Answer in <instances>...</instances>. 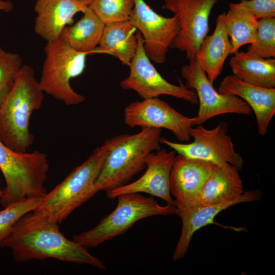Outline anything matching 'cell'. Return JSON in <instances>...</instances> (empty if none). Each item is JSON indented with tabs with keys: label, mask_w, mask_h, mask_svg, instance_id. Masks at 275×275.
<instances>
[{
	"label": "cell",
	"mask_w": 275,
	"mask_h": 275,
	"mask_svg": "<svg viewBox=\"0 0 275 275\" xmlns=\"http://www.w3.org/2000/svg\"><path fill=\"white\" fill-rule=\"evenodd\" d=\"M238 171L228 163L215 165L191 207L219 205L239 199L244 191Z\"/></svg>",
	"instance_id": "obj_19"
},
{
	"label": "cell",
	"mask_w": 275,
	"mask_h": 275,
	"mask_svg": "<svg viewBox=\"0 0 275 275\" xmlns=\"http://www.w3.org/2000/svg\"><path fill=\"white\" fill-rule=\"evenodd\" d=\"M223 94L236 96L243 100L254 112L257 130L265 135L275 114V89L266 88L246 83L235 75L225 76L218 88Z\"/></svg>",
	"instance_id": "obj_17"
},
{
	"label": "cell",
	"mask_w": 275,
	"mask_h": 275,
	"mask_svg": "<svg viewBox=\"0 0 275 275\" xmlns=\"http://www.w3.org/2000/svg\"><path fill=\"white\" fill-rule=\"evenodd\" d=\"M218 0H164L163 8L178 19L180 30L173 47L194 60L209 31V16Z\"/></svg>",
	"instance_id": "obj_12"
},
{
	"label": "cell",
	"mask_w": 275,
	"mask_h": 275,
	"mask_svg": "<svg viewBox=\"0 0 275 275\" xmlns=\"http://www.w3.org/2000/svg\"><path fill=\"white\" fill-rule=\"evenodd\" d=\"M231 47L223 12L216 18L213 33L202 41L195 58L212 84L221 74Z\"/></svg>",
	"instance_id": "obj_20"
},
{
	"label": "cell",
	"mask_w": 275,
	"mask_h": 275,
	"mask_svg": "<svg viewBox=\"0 0 275 275\" xmlns=\"http://www.w3.org/2000/svg\"><path fill=\"white\" fill-rule=\"evenodd\" d=\"M236 4L258 20L275 17V0H241Z\"/></svg>",
	"instance_id": "obj_29"
},
{
	"label": "cell",
	"mask_w": 275,
	"mask_h": 275,
	"mask_svg": "<svg viewBox=\"0 0 275 275\" xmlns=\"http://www.w3.org/2000/svg\"><path fill=\"white\" fill-rule=\"evenodd\" d=\"M87 7L75 0H36L35 32L46 42L57 40L64 29L73 22L74 16Z\"/></svg>",
	"instance_id": "obj_18"
},
{
	"label": "cell",
	"mask_w": 275,
	"mask_h": 275,
	"mask_svg": "<svg viewBox=\"0 0 275 275\" xmlns=\"http://www.w3.org/2000/svg\"><path fill=\"white\" fill-rule=\"evenodd\" d=\"M76 2L81 4L82 5L89 7L92 3L93 0H75Z\"/></svg>",
	"instance_id": "obj_31"
},
{
	"label": "cell",
	"mask_w": 275,
	"mask_h": 275,
	"mask_svg": "<svg viewBox=\"0 0 275 275\" xmlns=\"http://www.w3.org/2000/svg\"><path fill=\"white\" fill-rule=\"evenodd\" d=\"M1 180H0V197L3 195V190L1 189Z\"/></svg>",
	"instance_id": "obj_32"
},
{
	"label": "cell",
	"mask_w": 275,
	"mask_h": 275,
	"mask_svg": "<svg viewBox=\"0 0 275 275\" xmlns=\"http://www.w3.org/2000/svg\"><path fill=\"white\" fill-rule=\"evenodd\" d=\"M74 24L66 26L61 38L76 51L90 52L98 46L105 24L89 7Z\"/></svg>",
	"instance_id": "obj_23"
},
{
	"label": "cell",
	"mask_w": 275,
	"mask_h": 275,
	"mask_svg": "<svg viewBox=\"0 0 275 275\" xmlns=\"http://www.w3.org/2000/svg\"><path fill=\"white\" fill-rule=\"evenodd\" d=\"M134 0H93L89 7L105 24L128 20Z\"/></svg>",
	"instance_id": "obj_26"
},
{
	"label": "cell",
	"mask_w": 275,
	"mask_h": 275,
	"mask_svg": "<svg viewBox=\"0 0 275 275\" xmlns=\"http://www.w3.org/2000/svg\"><path fill=\"white\" fill-rule=\"evenodd\" d=\"M228 131V125L224 122L210 129L200 125L190 129V137L194 139L191 143H176L163 138H160V142L178 154L215 165L228 163L239 171L243 160L235 151L231 139L227 134Z\"/></svg>",
	"instance_id": "obj_8"
},
{
	"label": "cell",
	"mask_w": 275,
	"mask_h": 275,
	"mask_svg": "<svg viewBox=\"0 0 275 275\" xmlns=\"http://www.w3.org/2000/svg\"><path fill=\"white\" fill-rule=\"evenodd\" d=\"M42 197H31L11 204L0 211V242L10 234L14 224L25 214L35 210Z\"/></svg>",
	"instance_id": "obj_27"
},
{
	"label": "cell",
	"mask_w": 275,
	"mask_h": 275,
	"mask_svg": "<svg viewBox=\"0 0 275 275\" xmlns=\"http://www.w3.org/2000/svg\"><path fill=\"white\" fill-rule=\"evenodd\" d=\"M261 197V191L256 189L244 191L239 199L222 204L188 208L176 207V214L181 218L182 227L180 238L173 253V260L176 261L184 257L194 233L207 225L216 224L214 222V217L221 211L236 204L259 200Z\"/></svg>",
	"instance_id": "obj_16"
},
{
	"label": "cell",
	"mask_w": 275,
	"mask_h": 275,
	"mask_svg": "<svg viewBox=\"0 0 275 275\" xmlns=\"http://www.w3.org/2000/svg\"><path fill=\"white\" fill-rule=\"evenodd\" d=\"M195 118L186 117L158 97L128 104L124 109V121L131 128H164L172 132L180 142L190 139V129Z\"/></svg>",
	"instance_id": "obj_13"
},
{
	"label": "cell",
	"mask_w": 275,
	"mask_h": 275,
	"mask_svg": "<svg viewBox=\"0 0 275 275\" xmlns=\"http://www.w3.org/2000/svg\"><path fill=\"white\" fill-rule=\"evenodd\" d=\"M22 66L18 54L0 47V106L11 90Z\"/></svg>",
	"instance_id": "obj_28"
},
{
	"label": "cell",
	"mask_w": 275,
	"mask_h": 275,
	"mask_svg": "<svg viewBox=\"0 0 275 275\" xmlns=\"http://www.w3.org/2000/svg\"><path fill=\"white\" fill-rule=\"evenodd\" d=\"M114 210L103 217L93 228L74 235L72 240L86 248H95L119 236L129 230L138 221L155 215L176 214L175 205H160L152 197L140 193H131L117 197Z\"/></svg>",
	"instance_id": "obj_6"
},
{
	"label": "cell",
	"mask_w": 275,
	"mask_h": 275,
	"mask_svg": "<svg viewBox=\"0 0 275 275\" xmlns=\"http://www.w3.org/2000/svg\"><path fill=\"white\" fill-rule=\"evenodd\" d=\"M136 29L128 20L105 24L98 50L129 66L138 47Z\"/></svg>",
	"instance_id": "obj_21"
},
{
	"label": "cell",
	"mask_w": 275,
	"mask_h": 275,
	"mask_svg": "<svg viewBox=\"0 0 275 275\" xmlns=\"http://www.w3.org/2000/svg\"><path fill=\"white\" fill-rule=\"evenodd\" d=\"M44 52L45 58L39 81L43 92L67 105L83 102L85 96L74 91L70 81L84 72L89 53L76 51L61 37L47 42Z\"/></svg>",
	"instance_id": "obj_7"
},
{
	"label": "cell",
	"mask_w": 275,
	"mask_h": 275,
	"mask_svg": "<svg viewBox=\"0 0 275 275\" xmlns=\"http://www.w3.org/2000/svg\"><path fill=\"white\" fill-rule=\"evenodd\" d=\"M215 164L178 154L170 174V190L177 207H191Z\"/></svg>",
	"instance_id": "obj_15"
},
{
	"label": "cell",
	"mask_w": 275,
	"mask_h": 275,
	"mask_svg": "<svg viewBox=\"0 0 275 275\" xmlns=\"http://www.w3.org/2000/svg\"><path fill=\"white\" fill-rule=\"evenodd\" d=\"M49 163L46 154L38 150L19 152L0 140V170L6 186L0 197L4 207L31 197H43L47 193Z\"/></svg>",
	"instance_id": "obj_5"
},
{
	"label": "cell",
	"mask_w": 275,
	"mask_h": 275,
	"mask_svg": "<svg viewBox=\"0 0 275 275\" xmlns=\"http://www.w3.org/2000/svg\"><path fill=\"white\" fill-rule=\"evenodd\" d=\"M233 75L242 81L266 88L275 87V60L251 57L237 52L230 59Z\"/></svg>",
	"instance_id": "obj_22"
},
{
	"label": "cell",
	"mask_w": 275,
	"mask_h": 275,
	"mask_svg": "<svg viewBox=\"0 0 275 275\" xmlns=\"http://www.w3.org/2000/svg\"><path fill=\"white\" fill-rule=\"evenodd\" d=\"M138 47L130 65L128 76L121 81L124 90L134 91L143 99L167 95L197 104L196 92L188 88L180 80L179 85L168 82L156 69L147 57L144 48V40L141 33H136Z\"/></svg>",
	"instance_id": "obj_9"
},
{
	"label": "cell",
	"mask_w": 275,
	"mask_h": 275,
	"mask_svg": "<svg viewBox=\"0 0 275 275\" xmlns=\"http://www.w3.org/2000/svg\"><path fill=\"white\" fill-rule=\"evenodd\" d=\"M181 73L185 86L194 90L197 95L199 107L195 117V126L202 125L209 119L219 115L238 114L250 116L253 112L240 98L225 95L216 91L206 73L194 59L181 68Z\"/></svg>",
	"instance_id": "obj_10"
},
{
	"label": "cell",
	"mask_w": 275,
	"mask_h": 275,
	"mask_svg": "<svg viewBox=\"0 0 275 275\" xmlns=\"http://www.w3.org/2000/svg\"><path fill=\"white\" fill-rule=\"evenodd\" d=\"M245 52L251 57L274 58L275 17L258 20L255 41Z\"/></svg>",
	"instance_id": "obj_25"
},
{
	"label": "cell",
	"mask_w": 275,
	"mask_h": 275,
	"mask_svg": "<svg viewBox=\"0 0 275 275\" xmlns=\"http://www.w3.org/2000/svg\"><path fill=\"white\" fill-rule=\"evenodd\" d=\"M175 156L174 150L167 151L164 149L151 153L147 157L144 174L133 182L105 192L107 197L113 199L123 194L144 193L176 206L170 190V174Z\"/></svg>",
	"instance_id": "obj_14"
},
{
	"label": "cell",
	"mask_w": 275,
	"mask_h": 275,
	"mask_svg": "<svg viewBox=\"0 0 275 275\" xmlns=\"http://www.w3.org/2000/svg\"><path fill=\"white\" fill-rule=\"evenodd\" d=\"M224 13V21L230 39V54H234L243 45L253 44L256 39L258 20L236 3H230Z\"/></svg>",
	"instance_id": "obj_24"
},
{
	"label": "cell",
	"mask_w": 275,
	"mask_h": 275,
	"mask_svg": "<svg viewBox=\"0 0 275 275\" xmlns=\"http://www.w3.org/2000/svg\"><path fill=\"white\" fill-rule=\"evenodd\" d=\"M13 8L12 2L9 0H0V11L8 12Z\"/></svg>",
	"instance_id": "obj_30"
},
{
	"label": "cell",
	"mask_w": 275,
	"mask_h": 275,
	"mask_svg": "<svg viewBox=\"0 0 275 275\" xmlns=\"http://www.w3.org/2000/svg\"><path fill=\"white\" fill-rule=\"evenodd\" d=\"M129 20L141 33L147 57L156 63H164L180 30L178 17L163 16L144 0H134Z\"/></svg>",
	"instance_id": "obj_11"
},
{
	"label": "cell",
	"mask_w": 275,
	"mask_h": 275,
	"mask_svg": "<svg viewBox=\"0 0 275 275\" xmlns=\"http://www.w3.org/2000/svg\"><path fill=\"white\" fill-rule=\"evenodd\" d=\"M135 134H123L104 142L107 152L94 184V190L105 192L128 183L146 167L148 156L161 149V129L143 128Z\"/></svg>",
	"instance_id": "obj_2"
},
{
	"label": "cell",
	"mask_w": 275,
	"mask_h": 275,
	"mask_svg": "<svg viewBox=\"0 0 275 275\" xmlns=\"http://www.w3.org/2000/svg\"><path fill=\"white\" fill-rule=\"evenodd\" d=\"M107 150L103 144L81 164L42 197L33 212L51 222L60 224L77 208L93 197L94 184L102 168Z\"/></svg>",
	"instance_id": "obj_4"
},
{
	"label": "cell",
	"mask_w": 275,
	"mask_h": 275,
	"mask_svg": "<svg viewBox=\"0 0 275 275\" xmlns=\"http://www.w3.org/2000/svg\"><path fill=\"white\" fill-rule=\"evenodd\" d=\"M44 93L33 68L22 65L0 106V140L12 150L26 152L32 146L30 122L33 112L42 106Z\"/></svg>",
	"instance_id": "obj_3"
},
{
	"label": "cell",
	"mask_w": 275,
	"mask_h": 275,
	"mask_svg": "<svg viewBox=\"0 0 275 275\" xmlns=\"http://www.w3.org/2000/svg\"><path fill=\"white\" fill-rule=\"evenodd\" d=\"M59 224L29 212L14 224L9 235L0 242V248H9L14 259L19 262L53 258L60 261L87 264L99 269L106 267L87 248L67 239Z\"/></svg>",
	"instance_id": "obj_1"
}]
</instances>
